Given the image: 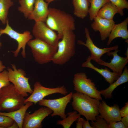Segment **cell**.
<instances>
[{
    "label": "cell",
    "mask_w": 128,
    "mask_h": 128,
    "mask_svg": "<svg viewBox=\"0 0 128 128\" xmlns=\"http://www.w3.org/2000/svg\"><path fill=\"white\" fill-rule=\"evenodd\" d=\"M72 106L75 111L84 116L87 120L95 121L99 113L100 101L76 91L73 93Z\"/></svg>",
    "instance_id": "1"
},
{
    "label": "cell",
    "mask_w": 128,
    "mask_h": 128,
    "mask_svg": "<svg viewBox=\"0 0 128 128\" xmlns=\"http://www.w3.org/2000/svg\"><path fill=\"white\" fill-rule=\"evenodd\" d=\"M75 20L70 14L54 8H49V13L46 24L57 32L60 39L66 30L75 29Z\"/></svg>",
    "instance_id": "2"
},
{
    "label": "cell",
    "mask_w": 128,
    "mask_h": 128,
    "mask_svg": "<svg viewBox=\"0 0 128 128\" xmlns=\"http://www.w3.org/2000/svg\"><path fill=\"white\" fill-rule=\"evenodd\" d=\"M76 38L73 31L65 30L61 40L58 42L57 51L52 61L59 65L64 64L69 61L75 53Z\"/></svg>",
    "instance_id": "3"
},
{
    "label": "cell",
    "mask_w": 128,
    "mask_h": 128,
    "mask_svg": "<svg viewBox=\"0 0 128 128\" xmlns=\"http://www.w3.org/2000/svg\"><path fill=\"white\" fill-rule=\"evenodd\" d=\"M24 97L17 91L12 84L1 89L0 95L1 110L8 112L16 110L25 104Z\"/></svg>",
    "instance_id": "4"
},
{
    "label": "cell",
    "mask_w": 128,
    "mask_h": 128,
    "mask_svg": "<svg viewBox=\"0 0 128 128\" xmlns=\"http://www.w3.org/2000/svg\"><path fill=\"white\" fill-rule=\"evenodd\" d=\"M27 44L31 48L35 61L40 64L52 61L57 49V47L36 38L29 40Z\"/></svg>",
    "instance_id": "5"
},
{
    "label": "cell",
    "mask_w": 128,
    "mask_h": 128,
    "mask_svg": "<svg viewBox=\"0 0 128 128\" xmlns=\"http://www.w3.org/2000/svg\"><path fill=\"white\" fill-rule=\"evenodd\" d=\"M73 82L74 90L76 91L100 101L102 100L100 91L97 89L92 79L88 78L85 73L78 72L75 74Z\"/></svg>",
    "instance_id": "6"
},
{
    "label": "cell",
    "mask_w": 128,
    "mask_h": 128,
    "mask_svg": "<svg viewBox=\"0 0 128 128\" xmlns=\"http://www.w3.org/2000/svg\"><path fill=\"white\" fill-rule=\"evenodd\" d=\"M12 68H8L9 79L18 92L24 97L28 93L31 94L33 90L29 82V78L26 77L25 72L22 69H17L14 64H12Z\"/></svg>",
    "instance_id": "7"
},
{
    "label": "cell",
    "mask_w": 128,
    "mask_h": 128,
    "mask_svg": "<svg viewBox=\"0 0 128 128\" xmlns=\"http://www.w3.org/2000/svg\"><path fill=\"white\" fill-rule=\"evenodd\" d=\"M6 23V26L5 28L0 29V36L3 34H5L15 40L18 42V46L15 50L12 51V52L14 56L16 57L18 56L20 50L22 49L21 55L23 58H25L26 57V46L28 42L32 38V36L28 31L20 33L14 30L9 26L8 19Z\"/></svg>",
    "instance_id": "8"
},
{
    "label": "cell",
    "mask_w": 128,
    "mask_h": 128,
    "mask_svg": "<svg viewBox=\"0 0 128 128\" xmlns=\"http://www.w3.org/2000/svg\"><path fill=\"white\" fill-rule=\"evenodd\" d=\"M32 32L35 38L57 47L58 42L60 39L57 33L49 27L44 22H35Z\"/></svg>",
    "instance_id": "9"
},
{
    "label": "cell",
    "mask_w": 128,
    "mask_h": 128,
    "mask_svg": "<svg viewBox=\"0 0 128 128\" xmlns=\"http://www.w3.org/2000/svg\"><path fill=\"white\" fill-rule=\"evenodd\" d=\"M73 93L70 92L62 97L56 99H43L38 102V105L47 107L53 111L51 116H58L62 119L65 118L67 115L65 111L67 105L70 102L72 98Z\"/></svg>",
    "instance_id": "10"
},
{
    "label": "cell",
    "mask_w": 128,
    "mask_h": 128,
    "mask_svg": "<svg viewBox=\"0 0 128 128\" xmlns=\"http://www.w3.org/2000/svg\"><path fill=\"white\" fill-rule=\"evenodd\" d=\"M34 89L31 95L26 99L24 103L30 102L35 105L46 96L51 94L59 93L66 95L68 91L64 85L55 88H49L43 86L39 82H36L34 85Z\"/></svg>",
    "instance_id": "11"
},
{
    "label": "cell",
    "mask_w": 128,
    "mask_h": 128,
    "mask_svg": "<svg viewBox=\"0 0 128 128\" xmlns=\"http://www.w3.org/2000/svg\"><path fill=\"white\" fill-rule=\"evenodd\" d=\"M84 31L86 39L85 42L81 40H78L77 42L79 44L84 46L88 48L91 54V56H88L91 60H94L98 64L104 61L101 59V57L104 54L118 49L119 46L118 45L110 47L99 48L94 44L91 39L88 28H85Z\"/></svg>",
    "instance_id": "12"
},
{
    "label": "cell",
    "mask_w": 128,
    "mask_h": 128,
    "mask_svg": "<svg viewBox=\"0 0 128 128\" xmlns=\"http://www.w3.org/2000/svg\"><path fill=\"white\" fill-rule=\"evenodd\" d=\"M52 111L49 108L42 107L30 114L26 112L23 120V128H41L43 120L51 114Z\"/></svg>",
    "instance_id": "13"
},
{
    "label": "cell",
    "mask_w": 128,
    "mask_h": 128,
    "mask_svg": "<svg viewBox=\"0 0 128 128\" xmlns=\"http://www.w3.org/2000/svg\"><path fill=\"white\" fill-rule=\"evenodd\" d=\"M120 109L118 105L114 104L113 106L108 105L104 100H102L98 108L100 116L109 124L114 122L120 121L122 118Z\"/></svg>",
    "instance_id": "14"
},
{
    "label": "cell",
    "mask_w": 128,
    "mask_h": 128,
    "mask_svg": "<svg viewBox=\"0 0 128 128\" xmlns=\"http://www.w3.org/2000/svg\"><path fill=\"white\" fill-rule=\"evenodd\" d=\"M93 20V22L91 24V28L95 32H99L101 40H106L115 24L113 19H104L96 16Z\"/></svg>",
    "instance_id": "15"
},
{
    "label": "cell",
    "mask_w": 128,
    "mask_h": 128,
    "mask_svg": "<svg viewBox=\"0 0 128 128\" xmlns=\"http://www.w3.org/2000/svg\"><path fill=\"white\" fill-rule=\"evenodd\" d=\"M120 51L117 49L114 51L107 53V55L108 56H113V58L111 60L110 62H107L104 61L98 64L109 68L113 72L117 73L120 76L123 69L128 62V56L124 57L119 56L117 53Z\"/></svg>",
    "instance_id": "16"
},
{
    "label": "cell",
    "mask_w": 128,
    "mask_h": 128,
    "mask_svg": "<svg viewBox=\"0 0 128 128\" xmlns=\"http://www.w3.org/2000/svg\"><path fill=\"white\" fill-rule=\"evenodd\" d=\"M49 3L44 0H35L33 10L28 18L35 22H46L49 13Z\"/></svg>",
    "instance_id": "17"
},
{
    "label": "cell",
    "mask_w": 128,
    "mask_h": 128,
    "mask_svg": "<svg viewBox=\"0 0 128 128\" xmlns=\"http://www.w3.org/2000/svg\"><path fill=\"white\" fill-rule=\"evenodd\" d=\"M128 17L121 23L118 24H115L108 37L107 43V46H109L112 41L117 38L121 37L126 40L128 39Z\"/></svg>",
    "instance_id": "18"
},
{
    "label": "cell",
    "mask_w": 128,
    "mask_h": 128,
    "mask_svg": "<svg viewBox=\"0 0 128 128\" xmlns=\"http://www.w3.org/2000/svg\"><path fill=\"white\" fill-rule=\"evenodd\" d=\"M33 104L32 102H27L20 108L15 110L6 112H0V115L11 118L17 123L19 128H23V123L27 111Z\"/></svg>",
    "instance_id": "19"
},
{
    "label": "cell",
    "mask_w": 128,
    "mask_h": 128,
    "mask_svg": "<svg viewBox=\"0 0 128 128\" xmlns=\"http://www.w3.org/2000/svg\"><path fill=\"white\" fill-rule=\"evenodd\" d=\"M91 61L88 57L86 61L82 64V66L90 68L97 72L101 75L110 84L114 82L120 76L116 73L110 72L106 68L105 69H100L96 67L92 64Z\"/></svg>",
    "instance_id": "20"
},
{
    "label": "cell",
    "mask_w": 128,
    "mask_h": 128,
    "mask_svg": "<svg viewBox=\"0 0 128 128\" xmlns=\"http://www.w3.org/2000/svg\"><path fill=\"white\" fill-rule=\"evenodd\" d=\"M128 81V69L127 67L125 66L123 72L118 78L113 83L110 84L107 88L100 91L101 94L105 99L111 98L112 97V92L115 89Z\"/></svg>",
    "instance_id": "21"
},
{
    "label": "cell",
    "mask_w": 128,
    "mask_h": 128,
    "mask_svg": "<svg viewBox=\"0 0 128 128\" xmlns=\"http://www.w3.org/2000/svg\"><path fill=\"white\" fill-rule=\"evenodd\" d=\"M72 3L74 15L82 19H84L88 14L90 5L89 0H72Z\"/></svg>",
    "instance_id": "22"
},
{
    "label": "cell",
    "mask_w": 128,
    "mask_h": 128,
    "mask_svg": "<svg viewBox=\"0 0 128 128\" xmlns=\"http://www.w3.org/2000/svg\"><path fill=\"white\" fill-rule=\"evenodd\" d=\"M117 13L120 15V12L116 6L111 2L106 3L99 10L97 16L102 18L113 19Z\"/></svg>",
    "instance_id": "23"
},
{
    "label": "cell",
    "mask_w": 128,
    "mask_h": 128,
    "mask_svg": "<svg viewBox=\"0 0 128 128\" xmlns=\"http://www.w3.org/2000/svg\"><path fill=\"white\" fill-rule=\"evenodd\" d=\"M90 5L88 14L90 20L92 21L97 16L101 8L106 3L110 1L109 0H89Z\"/></svg>",
    "instance_id": "24"
},
{
    "label": "cell",
    "mask_w": 128,
    "mask_h": 128,
    "mask_svg": "<svg viewBox=\"0 0 128 128\" xmlns=\"http://www.w3.org/2000/svg\"><path fill=\"white\" fill-rule=\"evenodd\" d=\"M68 115L61 120H59L57 122L58 125H61L64 128H70L73 123L76 121L77 119L81 116L77 111H74L67 113Z\"/></svg>",
    "instance_id": "25"
},
{
    "label": "cell",
    "mask_w": 128,
    "mask_h": 128,
    "mask_svg": "<svg viewBox=\"0 0 128 128\" xmlns=\"http://www.w3.org/2000/svg\"><path fill=\"white\" fill-rule=\"evenodd\" d=\"M35 0H19V3L20 6L18 9L22 13L26 18H28L32 12L33 9Z\"/></svg>",
    "instance_id": "26"
},
{
    "label": "cell",
    "mask_w": 128,
    "mask_h": 128,
    "mask_svg": "<svg viewBox=\"0 0 128 128\" xmlns=\"http://www.w3.org/2000/svg\"><path fill=\"white\" fill-rule=\"evenodd\" d=\"M13 4L11 0H0V20L5 24L9 8Z\"/></svg>",
    "instance_id": "27"
},
{
    "label": "cell",
    "mask_w": 128,
    "mask_h": 128,
    "mask_svg": "<svg viewBox=\"0 0 128 128\" xmlns=\"http://www.w3.org/2000/svg\"><path fill=\"white\" fill-rule=\"evenodd\" d=\"M14 121L7 116L0 115V127L1 128H16Z\"/></svg>",
    "instance_id": "28"
},
{
    "label": "cell",
    "mask_w": 128,
    "mask_h": 128,
    "mask_svg": "<svg viewBox=\"0 0 128 128\" xmlns=\"http://www.w3.org/2000/svg\"><path fill=\"white\" fill-rule=\"evenodd\" d=\"M90 123L93 128H110L109 125L100 115L97 116L95 120Z\"/></svg>",
    "instance_id": "29"
},
{
    "label": "cell",
    "mask_w": 128,
    "mask_h": 128,
    "mask_svg": "<svg viewBox=\"0 0 128 128\" xmlns=\"http://www.w3.org/2000/svg\"><path fill=\"white\" fill-rule=\"evenodd\" d=\"M115 5L119 10L120 15H124L123 10L124 9H128V2L127 0H109Z\"/></svg>",
    "instance_id": "30"
},
{
    "label": "cell",
    "mask_w": 128,
    "mask_h": 128,
    "mask_svg": "<svg viewBox=\"0 0 128 128\" xmlns=\"http://www.w3.org/2000/svg\"><path fill=\"white\" fill-rule=\"evenodd\" d=\"M10 84L8 71L4 70L0 72V89Z\"/></svg>",
    "instance_id": "31"
},
{
    "label": "cell",
    "mask_w": 128,
    "mask_h": 128,
    "mask_svg": "<svg viewBox=\"0 0 128 128\" xmlns=\"http://www.w3.org/2000/svg\"><path fill=\"white\" fill-rule=\"evenodd\" d=\"M110 128H126L123 123L120 121L113 122L109 124Z\"/></svg>",
    "instance_id": "32"
},
{
    "label": "cell",
    "mask_w": 128,
    "mask_h": 128,
    "mask_svg": "<svg viewBox=\"0 0 128 128\" xmlns=\"http://www.w3.org/2000/svg\"><path fill=\"white\" fill-rule=\"evenodd\" d=\"M122 117L128 115V102L125 103V105L120 110Z\"/></svg>",
    "instance_id": "33"
},
{
    "label": "cell",
    "mask_w": 128,
    "mask_h": 128,
    "mask_svg": "<svg viewBox=\"0 0 128 128\" xmlns=\"http://www.w3.org/2000/svg\"><path fill=\"white\" fill-rule=\"evenodd\" d=\"M83 118L81 117V116L79 117L77 119L76 121L77 123H76V128H82V121Z\"/></svg>",
    "instance_id": "34"
},
{
    "label": "cell",
    "mask_w": 128,
    "mask_h": 128,
    "mask_svg": "<svg viewBox=\"0 0 128 128\" xmlns=\"http://www.w3.org/2000/svg\"><path fill=\"white\" fill-rule=\"evenodd\" d=\"M122 117L121 121L124 124L126 128H128V115Z\"/></svg>",
    "instance_id": "35"
},
{
    "label": "cell",
    "mask_w": 128,
    "mask_h": 128,
    "mask_svg": "<svg viewBox=\"0 0 128 128\" xmlns=\"http://www.w3.org/2000/svg\"><path fill=\"white\" fill-rule=\"evenodd\" d=\"M82 128H93L89 123V121H86L83 119L82 121Z\"/></svg>",
    "instance_id": "36"
},
{
    "label": "cell",
    "mask_w": 128,
    "mask_h": 128,
    "mask_svg": "<svg viewBox=\"0 0 128 128\" xmlns=\"http://www.w3.org/2000/svg\"><path fill=\"white\" fill-rule=\"evenodd\" d=\"M5 68V66L3 64L1 60H0V72L3 71Z\"/></svg>",
    "instance_id": "37"
},
{
    "label": "cell",
    "mask_w": 128,
    "mask_h": 128,
    "mask_svg": "<svg viewBox=\"0 0 128 128\" xmlns=\"http://www.w3.org/2000/svg\"><path fill=\"white\" fill-rule=\"evenodd\" d=\"M46 2L49 3L50 2L55 0H44Z\"/></svg>",
    "instance_id": "38"
},
{
    "label": "cell",
    "mask_w": 128,
    "mask_h": 128,
    "mask_svg": "<svg viewBox=\"0 0 128 128\" xmlns=\"http://www.w3.org/2000/svg\"><path fill=\"white\" fill-rule=\"evenodd\" d=\"M128 48L127 50L126 53H125V54L126 55V56H128Z\"/></svg>",
    "instance_id": "39"
},
{
    "label": "cell",
    "mask_w": 128,
    "mask_h": 128,
    "mask_svg": "<svg viewBox=\"0 0 128 128\" xmlns=\"http://www.w3.org/2000/svg\"><path fill=\"white\" fill-rule=\"evenodd\" d=\"M2 46L1 43L0 42V47L1 46Z\"/></svg>",
    "instance_id": "40"
},
{
    "label": "cell",
    "mask_w": 128,
    "mask_h": 128,
    "mask_svg": "<svg viewBox=\"0 0 128 128\" xmlns=\"http://www.w3.org/2000/svg\"><path fill=\"white\" fill-rule=\"evenodd\" d=\"M1 89H0V95L1 93Z\"/></svg>",
    "instance_id": "41"
},
{
    "label": "cell",
    "mask_w": 128,
    "mask_h": 128,
    "mask_svg": "<svg viewBox=\"0 0 128 128\" xmlns=\"http://www.w3.org/2000/svg\"><path fill=\"white\" fill-rule=\"evenodd\" d=\"M0 110H1V109H0Z\"/></svg>",
    "instance_id": "42"
},
{
    "label": "cell",
    "mask_w": 128,
    "mask_h": 128,
    "mask_svg": "<svg viewBox=\"0 0 128 128\" xmlns=\"http://www.w3.org/2000/svg\"></svg>",
    "instance_id": "43"
}]
</instances>
